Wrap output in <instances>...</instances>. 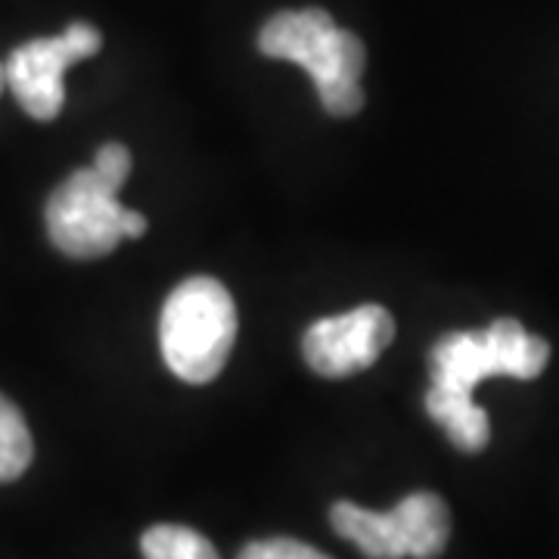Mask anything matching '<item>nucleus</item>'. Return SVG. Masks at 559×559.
<instances>
[{
    "label": "nucleus",
    "instance_id": "obj_1",
    "mask_svg": "<svg viewBox=\"0 0 559 559\" xmlns=\"http://www.w3.org/2000/svg\"><path fill=\"white\" fill-rule=\"evenodd\" d=\"M259 47L271 60L301 66L318 87V97L330 116H358L364 106L360 75L367 50L358 35L340 28L323 10H286L264 22Z\"/></svg>",
    "mask_w": 559,
    "mask_h": 559
},
{
    "label": "nucleus",
    "instance_id": "obj_2",
    "mask_svg": "<svg viewBox=\"0 0 559 559\" xmlns=\"http://www.w3.org/2000/svg\"><path fill=\"white\" fill-rule=\"evenodd\" d=\"M237 340V305L212 277H190L168 296L159 320L162 358L183 382L218 377Z\"/></svg>",
    "mask_w": 559,
    "mask_h": 559
},
{
    "label": "nucleus",
    "instance_id": "obj_3",
    "mask_svg": "<svg viewBox=\"0 0 559 559\" xmlns=\"http://www.w3.org/2000/svg\"><path fill=\"white\" fill-rule=\"evenodd\" d=\"M47 234L50 242L69 259H100L121 240H138L146 234V218L124 209L119 187L100 178L94 168H81L66 178L47 200Z\"/></svg>",
    "mask_w": 559,
    "mask_h": 559
},
{
    "label": "nucleus",
    "instance_id": "obj_4",
    "mask_svg": "<svg viewBox=\"0 0 559 559\" xmlns=\"http://www.w3.org/2000/svg\"><path fill=\"white\" fill-rule=\"evenodd\" d=\"M550 360V345L520 320L500 318L479 333H448L432 348V385L473 395L491 377L535 380Z\"/></svg>",
    "mask_w": 559,
    "mask_h": 559
},
{
    "label": "nucleus",
    "instance_id": "obj_5",
    "mask_svg": "<svg viewBox=\"0 0 559 559\" xmlns=\"http://www.w3.org/2000/svg\"><path fill=\"white\" fill-rule=\"evenodd\" d=\"M100 47L103 35L91 22H72L57 38L28 40L16 47L3 66L7 87L32 119L53 121L66 103V87H62L66 69L94 57Z\"/></svg>",
    "mask_w": 559,
    "mask_h": 559
},
{
    "label": "nucleus",
    "instance_id": "obj_6",
    "mask_svg": "<svg viewBox=\"0 0 559 559\" xmlns=\"http://www.w3.org/2000/svg\"><path fill=\"white\" fill-rule=\"evenodd\" d=\"M395 340V320L382 305H360L336 318H323L301 336V352L308 367L340 380L367 370Z\"/></svg>",
    "mask_w": 559,
    "mask_h": 559
},
{
    "label": "nucleus",
    "instance_id": "obj_7",
    "mask_svg": "<svg viewBox=\"0 0 559 559\" xmlns=\"http://www.w3.org/2000/svg\"><path fill=\"white\" fill-rule=\"evenodd\" d=\"M330 522L342 538L352 540L367 559H404L411 557V538H407V522L401 510L373 513L358 503L342 500L330 510Z\"/></svg>",
    "mask_w": 559,
    "mask_h": 559
},
{
    "label": "nucleus",
    "instance_id": "obj_8",
    "mask_svg": "<svg viewBox=\"0 0 559 559\" xmlns=\"http://www.w3.org/2000/svg\"><path fill=\"white\" fill-rule=\"evenodd\" d=\"M426 414L448 432L451 444L466 454H479L491 439L488 414L466 392H448V389L432 385L426 392Z\"/></svg>",
    "mask_w": 559,
    "mask_h": 559
},
{
    "label": "nucleus",
    "instance_id": "obj_9",
    "mask_svg": "<svg viewBox=\"0 0 559 559\" xmlns=\"http://www.w3.org/2000/svg\"><path fill=\"white\" fill-rule=\"evenodd\" d=\"M32 457H35V441L25 426V417L13 401L0 395V481L20 479L32 466Z\"/></svg>",
    "mask_w": 559,
    "mask_h": 559
},
{
    "label": "nucleus",
    "instance_id": "obj_10",
    "mask_svg": "<svg viewBox=\"0 0 559 559\" xmlns=\"http://www.w3.org/2000/svg\"><path fill=\"white\" fill-rule=\"evenodd\" d=\"M140 550L146 559H221L212 540L183 525H153L143 532Z\"/></svg>",
    "mask_w": 559,
    "mask_h": 559
},
{
    "label": "nucleus",
    "instance_id": "obj_11",
    "mask_svg": "<svg viewBox=\"0 0 559 559\" xmlns=\"http://www.w3.org/2000/svg\"><path fill=\"white\" fill-rule=\"evenodd\" d=\"M237 559H330L326 554H320L318 547L301 544L296 538H267L252 540L240 550Z\"/></svg>",
    "mask_w": 559,
    "mask_h": 559
},
{
    "label": "nucleus",
    "instance_id": "obj_12",
    "mask_svg": "<svg viewBox=\"0 0 559 559\" xmlns=\"http://www.w3.org/2000/svg\"><path fill=\"white\" fill-rule=\"evenodd\" d=\"M94 171L106 178L112 187H119L131 175V153L121 146V143H106L97 150V162H94Z\"/></svg>",
    "mask_w": 559,
    "mask_h": 559
},
{
    "label": "nucleus",
    "instance_id": "obj_13",
    "mask_svg": "<svg viewBox=\"0 0 559 559\" xmlns=\"http://www.w3.org/2000/svg\"><path fill=\"white\" fill-rule=\"evenodd\" d=\"M3 84H7V75H3V62H0V91H3Z\"/></svg>",
    "mask_w": 559,
    "mask_h": 559
}]
</instances>
